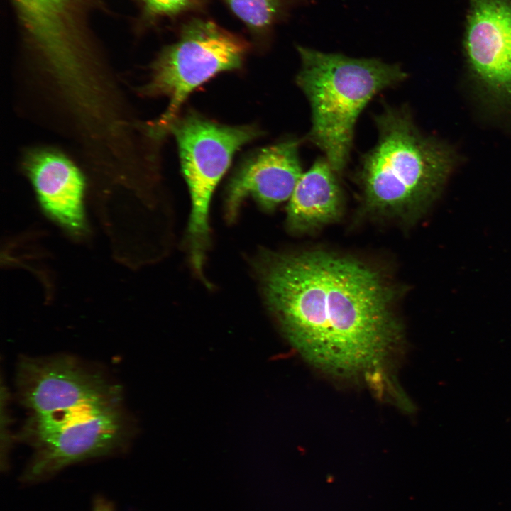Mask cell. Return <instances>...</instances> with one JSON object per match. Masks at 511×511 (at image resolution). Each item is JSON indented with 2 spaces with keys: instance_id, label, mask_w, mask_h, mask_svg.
Instances as JSON below:
<instances>
[{
  "instance_id": "obj_1",
  "label": "cell",
  "mask_w": 511,
  "mask_h": 511,
  "mask_svg": "<svg viewBox=\"0 0 511 511\" xmlns=\"http://www.w3.org/2000/svg\"><path fill=\"white\" fill-rule=\"evenodd\" d=\"M267 304L308 363L341 380L385 393L402 330L395 291L375 268L314 250L268 256L260 265Z\"/></svg>"
},
{
  "instance_id": "obj_2",
  "label": "cell",
  "mask_w": 511,
  "mask_h": 511,
  "mask_svg": "<svg viewBox=\"0 0 511 511\" xmlns=\"http://www.w3.org/2000/svg\"><path fill=\"white\" fill-rule=\"evenodd\" d=\"M378 138L357 172L370 213L404 221L419 218L441 193L456 163L446 143L423 134L406 108L375 116Z\"/></svg>"
},
{
  "instance_id": "obj_3",
  "label": "cell",
  "mask_w": 511,
  "mask_h": 511,
  "mask_svg": "<svg viewBox=\"0 0 511 511\" xmlns=\"http://www.w3.org/2000/svg\"><path fill=\"white\" fill-rule=\"evenodd\" d=\"M301 67L296 82L311 107L308 139L339 174L346 167L361 111L380 91L402 82L397 64L297 46Z\"/></svg>"
},
{
  "instance_id": "obj_4",
  "label": "cell",
  "mask_w": 511,
  "mask_h": 511,
  "mask_svg": "<svg viewBox=\"0 0 511 511\" xmlns=\"http://www.w3.org/2000/svg\"><path fill=\"white\" fill-rule=\"evenodd\" d=\"M248 44L209 20L192 18L182 26L178 40L165 47L153 63L143 92L169 99L167 110L148 132L159 138L169 131L185 99L216 74L238 69Z\"/></svg>"
},
{
  "instance_id": "obj_5",
  "label": "cell",
  "mask_w": 511,
  "mask_h": 511,
  "mask_svg": "<svg viewBox=\"0 0 511 511\" xmlns=\"http://www.w3.org/2000/svg\"><path fill=\"white\" fill-rule=\"evenodd\" d=\"M169 131L176 138L191 196L188 241L193 267L201 275L209 242L208 212L214 190L235 153L260 132L254 126L223 125L193 112L177 117Z\"/></svg>"
},
{
  "instance_id": "obj_6",
  "label": "cell",
  "mask_w": 511,
  "mask_h": 511,
  "mask_svg": "<svg viewBox=\"0 0 511 511\" xmlns=\"http://www.w3.org/2000/svg\"><path fill=\"white\" fill-rule=\"evenodd\" d=\"M16 380L20 400L32 416L62 418L121 402L119 386L69 356L23 358Z\"/></svg>"
},
{
  "instance_id": "obj_7",
  "label": "cell",
  "mask_w": 511,
  "mask_h": 511,
  "mask_svg": "<svg viewBox=\"0 0 511 511\" xmlns=\"http://www.w3.org/2000/svg\"><path fill=\"white\" fill-rule=\"evenodd\" d=\"M130 432L121 404L74 415L48 434L29 441L34 452L21 480L37 483L73 463L112 454L125 446Z\"/></svg>"
},
{
  "instance_id": "obj_8",
  "label": "cell",
  "mask_w": 511,
  "mask_h": 511,
  "mask_svg": "<svg viewBox=\"0 0 511 511\" xmlns=\"http://www.w3.org/2000/svg\"><path fill=\"white\" fill-rule=\"evenodd\" d=\"M463 47L482 99L511 112V0H470Z\"/></svg>"
},
{
  "instance_id": "obj_9",
  "label": "cell",
  "mask_w": 511,
  "mask_h": 511,
  "mask_svg": "<svg viewBox=\"0 0 511 511\" xmlns=\"http://www.w3.org/2000/svg\"><path fill=\"white\" fill-rule=\"evenodd\" d=\"M53 85L71 89L84 84L94 65L75 26L77 0H13Z\"/></svg>"
},
{
  "instance_id": "obj_10",
  "label": "cell",
  "mask_w": 511,
  "mask_h": 511,
  "mask_svg": "<svg viewBox=\"0 0 511 511\" xmlns=\"http://www.w3.org/2000/svg\"><path fill=\"white\" fill-rule=\"evenodd\" d=\"M299 144L297 139H287L251 153L241 163L226 188L225 206L229 220L236 216L248 196L268 211L290 199L303 174Z\"/></svg>"
},
{
  "instance_id": "obj_11",
  "label": "cell",
  "mask_w": 511,
  "mask_h": 511,
  "mask_svg": "<svg viewBox=\"0 0 511 511\" xmlns=\"http://www.w3.org/2000/svg\"><path fill=\"white\" fill-rule=\"evenodd\" d=\"M22 165L45 214L70 233H82L86 182L78 166L51 148L28 150Z\"/></svg>"
},
{
  "instance_id": "obj_12",
  "label": "cell",
  "mask_w": 511,
  "mask_h": 511,
  "mask_svg": "<svg viewBox=\"0 0 511 511\" xmlns=\"http://www.w3.org/2000/svg\"><path fill=\"white\" fill-rule=\"evenodd\" d=\"M337 172L319 158L298 181L287 205V224L295 233H307L336 221L343 197Z\"/></svg>"
},
{
  "instance_id": "obj_13",
  "label": "cell",
  "mask_w": 511,
  "mask_h": 511,
  "mask_svg": "<svg viewBox=\"0 0 511 511\" xmlns=\"http://www.w3.org/2000/svg\"><path fill=\"white\" fill-rule=\"evenodd\" d=\"M251 30L267 31L282 15L287 0H223Z\"/></svg>"
},
{
  "instance_id": "obj_14",
  "label": "cell",
  "mask_w": 511,
  "mask_h": 511,
  "mask_svg": "<svg viewBox=\"0 0 511 511\" xmlns=\"http://www.w3.org/2000/svg\"><path fill=\"white\" fill-rule=\"evenodd\" d=\"M148 16L152 18L172 16L202 5V0H142Z\"/></svg>"
},
{
  "instance_id": "obj_15",
  "label": "cell",
  "mask_w": 511,
  "mask_h": 511,
  "mask_svg": "<svg viewBox=\"0 0 511 511\" xmlns=\"http://www.w3.org/2000/svg\"><path fill=\"white\" fill-rule=\"evenodd\" d=\"M92 511H114V506L109 500L97 497L93 502Z\"/></svg>"
}]
</instances>
